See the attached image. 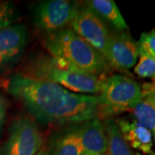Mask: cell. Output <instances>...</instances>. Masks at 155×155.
<instances>
[{
  "mask_svg": "<svg viewBox=\"0 0 155 155\" xmlns=\"http://www.w3.org/2000/svg\"><path fill=\"white\" fill-rule=\"evenodd\" d=\"M5 89L31 118L42 125H74L98 118L99 100L96 95L74 93L59 84L21 72L6 80Z\"/></svg>",
  "mask_w": 155,
  "mask_h": 155,
  "instance_id": "obj_1",
  "label": "cell"
},
{
  "mask_svg": "<svg viewBox=\"0 0 155 155\" xmlns=\"http://www.w3.org/2000/svg\"><path fill=\"white\" fill-rule=\"evenodd\" d=\"M21 73L54 83L72 92L83 95L99 93L104 78L83 72L66 61L47 54L31 58Z\"/></svg>",
  "mask_w": 155,
  "mask_h": 155,
  "instance_id": "obj_2",
  "label": "cell"
},
{
  "mask_svg": "<svg viewBox=\"0 0 155 155\" xmlns=\"http://www.w3.org/2000/svg\"><path fill=\"white\" fill-rule=\"evenodd\" d=\"M43 43L50 55L83 72L104 78L110 70L105 58L69 27L45 35Z\"/></svg>",
  "mask_w": 155,
  "mask_h": 155,
  "instance_id": "obj_3",
  "label": "cell"
},
{
  "mask_svg": "<svg viewBox=\"0 0 155 155\" xmlns=\"http://www.w3.org/2000/svg\"><path fill=\"white\" fill-rule=\"evenodd\" d=\"M98 94L100 120L130 112L143 97L140 85L133 78L122 74H111L104 78Z\"/></svg>",
  "mask_w": 155,
  "mask_h": 155,
  "instance_id": "obj_4",
  "label": "cell"
},
{
  "mask_svg": "<svg viewBox=\"0 0 155 155\" xmlns=\"http://www.w3.org/2000/svg\"><path fill=\"white\" fill-rule=\"evenodd\" d=\"M43 145V135L33 118L21 116L11 123L0 155H36Z\"/></svg>",
  "mask_w": 155,
  "mask_h": 155,
  "instance_id": "obj_5",
  "label": "cell"
},
{
  "mask_svg": "<svg viewBox=\"0 0 155 155\" xmlns=\"http://www.w3.org/2000/svg\"><path fill=\"white\" fill-rule=\"evenodd\" d=\"M78 4L69 0L39 2L33 10L35 26L45 35L67 28L77 12Z\"/></svg>",
  "mask_w": 155,
  "mask_h": 155,
  "instance_id": "obj_6",
  "label": "cell"
},
{
  "mask_svg": "<svg viewBox=\"0 0 155 155\" xmlns=\"http://www.w3.org/2000/svg\"><path fill=\"white\" fill-rule=\"evenodd\" d=\"M69 28L104 57L105 56L111 31L104 21L85 4L78 5Z\"/></svg>",
  "mask_w": 155,
  "mask_h": 155,
  "instance_id": "obj_7",
  "label": "cell"
},
{
  "mask_svg": "<svg viewBox=\"0 0 155 155\" xmlns=\"http://www.w3.org/2000/svg\"><path fill=\"white\" fill-rule=\"evenodd\" d=\"M138 56V44L129 34L111 31L104 56L110 68L126 72L135 65Z\"/></svg>",
  "mask_w": 155,
  "mask_h": 155,
  "instance_id": "obj_8",
  "label": "cell"
},
{
  "mask_svg": "<svg viewBox=\"0 0 155 155\" xmlns=\"http://www.w3.org/2000/svg\"><path fill=\"white\" fill-rule=\"evenodd\" d=\"M28 41L26 26L11 24L0 31V67L15 63L21 57Z\"/></svg>",
  "mask_w": 155,
  "mask_h": 155,
  "instance_id": "obj_9",
  "label": "cell"
},
{
  "mask_svg": "<svg viewBox=\"0 0 155 155\" xmlns=\"http://www.w3.org/2000/svg\"><path fill=\"white\" fill-rule=\"evenodd\" d=\"M78 134L83 146L84 153L106 155L108 140L104 122L95 117L76 124Z\"/></svg>",
  "mask_w": 155,
  "mask_h": 155,
  "instance_id": "obj_10",
  "label": "cell"
},
{
  "mask_svg": "<svg viewBox=\"0 0 155 155\" xmlns=\"http://www.w3.org/2000/svg\"><path fill=\"white\" fill-rule=\"evenodd\" d=\"M122 137L130 147L140 151L145 155H155L153 150V133L137 121L120 118L115 121Z\"/></svg>",
  "mask_w": 155,
  "mask_h": 155,
  "instance_id": "obj_11",
  "label": "cell"
},
{
  "mask_svg": "<svg viewBox=\"0 0 155 155\" xmlns=\"http://www.w3.org/2000/svg\"><path fill=\"white\" fill-rule=\"evenodd\" d=\"M48 150L49 155H83L84 152L76 124L62 128L54 134Z\"/></svg>",
  "mask_w": 155,
  "mask_h": 155,
  "instance_id": "obj_12",
  "label": "cell"
},
{
  "mask_svg": "<svg viewBox=\"0 0 155 155\" xmlns=\"http://www.w3.org/2000/svg\"><path fill=\"white\" fill-rule=\"evenodd\" d=\"M85 5L93 11L104 21L108 22L117 30L124 31L128 28L121 11L112 0H89Z\"/></svg>",
  "mask_w": 155,
  "mask_h": 155,
  "instance_id": "obj_13",
  "label": "cell"
},
{
  "mask_svg": "<svg viewBox=\"0 0 155 155\" xmlns=\"http://www.w3.org/2000/svg\"><path fill=\"white\" fill-rule=\"evenodd\" d=\"M104 125L108 140L106 155H135L122 137L120 129L114 120H104Z\"/></svg>",
  "mask_w": 155,
  "mask_h": 155,
  "instance_id": "obj_14",
  "label": "cell"
},
{
  "mask_svg": "<svg viewBox=\"0 0 155 155\" xmlns=\"http://www.w3.org/2000/svg\"><path fill=\"white\" fill-rule=\"evenodd\" d=\"M130 112L134 120L147 127L152 133L155 132V100L143 93L141 100L132 108Z\"/></svg>",
  "mask_w": 155,
  "mask_h": 155,
  "instance_id": "obj_15",
  "label": "cell"
},
{
  "mask_svg": "<svg viewBox=\"0 0 155 155\" xmlns=\"http://www.w3.org/2000/svg\"><path fill=\"white\" fill-rule=\"evenodd\" d=\"M134 72L140 78H153L155 75V59L145 54H140V60Z\"/></svg>",
  "mask_w": 155,
  "mask_h": 155,
  "instance_id": "obj_16",
  "label": "cell"
},
{
  "mask_svg": "<svg viewBox=\"0 0 155 155\" xmlns=\"http://www.w3.org/2000/svg\"><path fill=\"white\" fill-rule=\"evenodd\" d=\"M139 55L145 54L155 59V29L148 33H142L137 42Z\"/></svg>",
  "mask_w": 155,
  "mask_h": 155,
  "instance_id": "obj_17",
  "label": "cell"
},
{
  "mask_svg": "<svg viewBox=\"0 0 155 155\" xmlns=\"http://www.w3.org/2000/svg\"><path fill=\"white\" fill-rule=\"evenodd\" d=\"M16 17V10L10 2H0V31L11 25Z\"/></svg>",
  "mask_w": 155,
  "mask_h": 155,
  "instance_id": "obj_18",
  "label": "cell"
},
{
  "mask_svg": "<svg viewBox=\"0 0 155 155\" xmlns=\"http://www.w3.org/2000/svg\"><path fill=\"white\" fill-rule=\"evenodd\" d=\"M7 113V101L5 97L0 93V134L3 130V127L5 125Z\"/></svg>",
  "mask_w": 155,
  "mask_h": 155,
  "instance_id": "obj_19",
  "label": "cell"
},
{
  "mask_svg": "<svg viewBox=\"0 0 155 155\" xmlns=\"http://www.w3.org/2000/svg\"><path fill=\"white\" fill-rule=\"evenodd\" d=\"M141 89L144 94L148 95L155 100V85L153 84H145Z\"/></svg>",
  "mask_w": 155,
  "mask_h": 155,
  "instance_id": "obj_20",
  "label": "cell"
},
{
  "mask_svg": "<svg viewBox=\"0 0 155 155\" xmlns=\"http://www.w3.org/2000/svg\"><path fill=\"white\" fill-rule=\"evenodd\" d=\"M36 155H49L48 147H41V149L39 151L38 153H36Z\"/></svg>",
  "mask_w": 155,
  "mask_h": 155,
  "instance_id": "obj_21",
  "label": "cell"
},
{
  "mask_svg": "<svg viewBox=\"0 0 155 155\" xmlns=\"http://www.w3.org/2000/svg\"><path fill=\"white\" fill-rule=\"evenodd\" d=\"M152 79H153V84L155 85V75L153 76V77L152 78Z\"/></svg>",
  "mask_w": 155,
  "mask_h": 155,
  "instance_id": "obj_22",
  "label": "cell"
},
{
  "mask_svg": "<svg viewBox=\"0 0 155 155\" xmlns=\"http://www.w3.org/2000/svg\"><path fill=\"white\" fill-rule=\"evenodd\" d=\"M153 137H154V140H155V132L153 133Z\"/></svg>",
  "mask_w": 155,
  "mask_h": 155,
  "instance_id": "obj_23",
  "label": "cell"
},
{
  "mask_svg": "<svg viewBox=\"0 0 155 155\" xmlns=\"http://www.w3.org/2000/svg\"><path fill=\"white\" fill-rule=\"evenodd\" d=\"M83 155H89V154H86V153H84Z\"/></svg>",
  "mask_w": 155,
  "mask_h": 155,
  "instance_id": "obj_24",
  "label": "cell"
}]
</instances>
